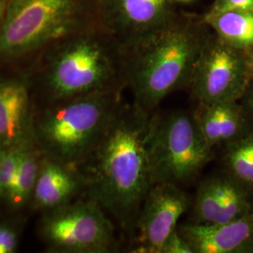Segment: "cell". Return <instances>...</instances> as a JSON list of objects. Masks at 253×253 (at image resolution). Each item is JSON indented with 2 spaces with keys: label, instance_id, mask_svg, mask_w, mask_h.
<instances>
[{
  "label": "cell",
  "instance_id": "6da1fadb",
  "mask_svg": "<svg viewBox=\"0 0 253 253\" xmlns=\"http://www.w3.org/2000/svg\"><path fill=\"white\" fill-rule=\"evenodd\" d=\"M153 116L134 104H121L94 152L78 168L87 197L128 232H133L153 185L148 152Z\"/></svg>",
  "mask_w": 253,
  "mask_h": 253
},
{
  "label": "cell",
  "instance_id": "7a4b0ae2",
  "mask_svg": "<svg viewBox=\"0 0 253 253\" xmlns=\"http://www.w3.org/2000/svg\"><path fill=\"white\" fill-rule=\"evenodd\" d=\"M121 100L116 89L55 101L32 120V138L38 149L74 168L89 159Z\"/></svg>",
  "mask_w": 253,
  "mask_h": 253
},
{
  "label": "cell",
  "instance_id": "3957f363",
  "mask_svg": "<svg viewBox=\"0 0 253 253\" xmlns=\"http://www.w3.org/2000/svg\"><path fill=\"white\" fill-rule=\"evenodd\" d=\"M207 40L180 26L161 27L144 37L137 43L127 71L134 105L154 114L169 94L190 84Z\"/></svg>",
  "mask_w": 253,
  "mask_h": 253
},
{
  "label": "cell",
  "instance_id": "277c9868",
  "mask_svg": "<svg viewBox=\"0 0 253 253\" xmlns=\"http://www.w3.org/2000/svg\"><path fill=\"white\" fill-rule=\"evenodd\" d=\"M153 184L180 186L195 178L211 160L214 150L200 131L192 113H154L148 141Z\"/></svg>",
  "mask_w": 253,
  "mask_h": 253
},
{
  "label": "cell",
  "instance_id": "5b68a950",
  "mask_svg": "<svg viewBox=\"0 0 253 253\" xmlns=\"http://www.w3.org/2000/svg\"><path fill=\"white\" fill-rule=\"evenodd\" d=\"M39 235L54 253H106L117 245L111 217L88 197L44 211Z\"/></svg>",
  "mask_w": 253,
  "mask_h": 253
},
{
  "label": "cell",
  "instance_id": "8992f818",
  "mask_svg": "<svg viewBox=\"0 0 253 253\" xmlns=\"http://www.w3.org/2000/svg\"><path fill=\"white\" fill-rule=\"evenodd\" d=\"M74 0H9L0 25V56L13 58L63 37Z\"/></svg>",
  "mask_w": 253,
  "mask_h": 253
},
{
  "label": "cell",
  "instance_id": "52a82bcc",
  "mask_svg": "<svg viewBox=\"0 0 253 253\" xmlns=\"http://www.w3.org/2000/svg\"><path fill=\"white\" fill-rule=\"evenodd\" d=\"M114 75V62L106 48L94 39L81 38L54 55L47 76L49 94L55 102L115 89Z\"/></svg>",
  "mask_w": 253,
  "mask_h": 253
},
{
  "label": "cell",
  "instance_id": "ba28073f",
  "mask_svg": "<svg viewBox=\"0 0 253 253\" xmlns=\"http://www.w3.org/2000/svg\"><path fill=\"white\" fill-rule=\"evenodd\" d=\"M251 80L246 52L216 36L208 38L190 85L194 98L201 103L239 101Z\"/></svg>",
  "mask_w": 253,
  "mask_h": 253
},
{
  "label": "cell",
  "instance_id": "9c48e42d",
  "mask_svg": "<svg viewBox=\"0 0 253 253\" xmlns=\"http://www.w3.org/2000/svg\"><path fill=\"white\" fill-rule=\"evenodd\" d=\"M190 204V197L180 186L172 183L153 184L137 217L131 252L162 253L166 239L177 228L179 218Z\"/></svg>",
  "mask_w": 253,
  "mask_h": 253
},
{
  "label": "cell",
  "instance_id": "30bf717a",
  "mask_svg": "<svg viewBox=\"0 0 253 253\" xmlns=\"http://www.w3.org/2000/svg\"><path fill=\"white\" fill-rule=\"evenodd\" d=\"M193 253H253V210L221 224L177 227Z\"/></svg>",
  "mask_w": 253,
  "mask_h": 253
},
{
  "label": "cell",
  "instance_id": "8fae6325",
  "mask_svg": "<svg viewBox=\"0 0 253 253\" xmlns=\"http://www.w3.org/2000/svg\"><path fill=\"white\" fill-rule=\"evenodd\" d=\"M209 147L225 148L253 130V123L240 101L198 102L192 112Z\"/></svg>",
  "mask_w": 253,
  "mask_h": 253
},
{
  "label": "cell",
  "instance_id": "7c38bea8",
  "mask_svg": "<svg viewBox=\"0 0 253 253\" xmlns=\"http://www.w3.org/2000/svg\"><path fill=\"white\" fill-rule=\"evenodd\" d=\"M84 190L85 179L78 168L43 155L31 200L35 208L46 211L72 202Z\"/></svg>",
  "mask_w": 253,
  "mask_h": 253
},
{
  "label": "cell",
  "instance_id": "4fadbf2b",
  "mask_svg": "<svg viewBox=\"0 0 253 253\" xmlns=\"http://www.w3.org/2000/svg\"><path fill=\"white\" fill-rule=\"evenodd\" d=\"M32 120L26 83L0 81V151L20 145L31 135Z\"/></svg>",
  "mask_w": 253,
  "mask_h": 253
},
{
  "label": "cell",
  "instance_id": "5bb4252c",
  "mask_svg": "<svg viewBox=\"0 0 253 253\" xmlns=\"http://www.w3.org/2000/svg\"><path fill=\"white\" fill-rule=\"evenodd\" d=\"M219 205L218 223L243 217L253 210V192L224 172L212 176Z\"/></svg>",
  "mask_w": 253,
  "mask_h": 253
},
{
  "label": "cell",
  "instance_id": "9a60e30c",
  "mask_svg": "<svg viewBox=\"0 0 253 253\" xmlns=\"http://www.w3.org/2000/svg\"><path fill=\"white\" fill-rule=\"evenodd\" d=\"M42 156L31 135L24 146L18 169L7 198V202L11 208L14 209L23 208L31 200Z\"/></svg>",
  "mask_w": 253,
  "mask_h": 253
},
{
  "label": "cell",
  "instance_id": "2e32d148",
  "mask_svg": "<svg viewBox=\"0 0 253 253\" xmlns=\"http://www.w3.org/2000/svg\"><path fill=\"white\" fill-rule=\"evenodd\" d=\"M207 22L217 36L228 44L245 52L253 47V11L231 10L207 15Z\"/></svg>",
  "mask_w": 253,
  "mask_h": 253
},
{
  "label": "cell",
  "instance_id": "e0dca14e",
  "mask_svg": "<svg viewBox=\"0 0 253 253\" xmlns=\"http://www.w3.org/2000/svg\"><path fill=\"white\" fill-rule=\"evenodd\" d=\"M119 18L128 28H161L169 11V0H116Z\"/></svg>",
  "mask_w": 253,
  "mask_h": 253
},
{
  "label": "cell",
  "instance_id": "ac0fdd59",
  "mask_svg": "<svg viewBox=\"0 0 253 253\" xmlns=\"http://www.w3.org/2000/svg\"><path fill=\"white\" fill-rule=\"evenodd\" d=\"M224 149V172L253 192V130Z\"/></svg>",
  "mask_w": 253,
  "mask_h": 253
},
{
  "label": "cell",
  "instance_id": "d6986e66",
  "mask_svg": "<svg viewBox=\"0 0 253 253\" xmlns=\"http://www.w3.org/2000/svg\"><path fill=\"white\" fill-rule=\"evenodd\" d=\"M193 220L196 224L213 225L218 223L219 205L212 178L200 184L193 202Z\"/></svg>",
  "mask_w": 253,
  "mask_h": 253
},
{
  "label": "cell",
  "instance_id": "ffe728a7",
  "mask_svg": "<svg viewBox=\"0 0 253 253\" xmlns=\"http://www.w3.org/2000/svg\"><path fill=\"white\" fill-rule=\"evenodd\" d=\"M31 135L20 145L0 151V198H8L24 146Z\"/></svg>",
  "mask_w": 253,
  "mask_h": 253
},
{
  "label": "cell",
  "instance_id": "44dd1931",
  "mask_svg": "<svg viewBox=\"0 0 253 253\" xmlns=\"http://www.w3.org/2000/svg\"><path fill=\"white\" fill-rule=\"evenodd\" d=\"M231 10L253 11V0H217L208 15H216Z\"/></svg>",
  "mask_w": 253,
  "mask_h": 253
},
{
  "label": "cell",
  "instance_id": "7402d4cb",
  "mask_svg": "<svg viewBox=\"0 0 253 253\" xmlns=\"http://www.w3.org/2000/svg\"><path fill=\"white\" fill-rule=\"evenodd\" d=\"M161 253H193L190 244L176 228L166 239Z\"/></svg>",
  "mask_w": 253,
  "mask_h": 253
},
{
  "label": "cell",
  "instance_id": "603a6c76",
  "mask_svg": "<svg viewBox=\"0 0 253 253\" xmlns=\"http://www.w3.org/2000/svg\"><path fill=\"white\" fill-rule=\"evenodd\" d=\"M17 245V233L11 227L0 224V253H13Z\"/></svg>",
  "mask_w": 253,
  "mask_h": 253
},
{
  "label": "cell",
  "instance_id": "cb8c5ba5",
  "mask_svg": "<svg viewBox=\"0 0 253 253\" xmlns=\"http://www.w3.org/2000/svg\"><path fill=\"white\" fill-rule=\"evenodd\" d=\"M239 101L243 105L247 114L249 115L253 123V79L250 82L247 89L245 91L244 95Z\"/></svg>",
  "mask_w": 253,
  "mask_h": 253
},
{
  "label": "cell",
  "instance_id": "d4e9b609",
  "mask_svg": "<svg viewBox=\"0 0 253 253\" xmlns=\"http://www.w3.org/2000/svg\"><path fill=\"white\" fill-rule=\"evenodd\" d=\"M247 56H248V62H249V67H250V73L252 79H253V47L251 48L249 51L246 52Z\"/></svg>",
  "mask_w": 253,
  "mask_h": 253
},
{
  "label": "cell",
  "instance_id": "484cf974",
  "mask_svg": "<svg viewBox=\"0 0 253 253\" xmlns=\"http://www.w3.org/2000/svg\"><path fill=\"white\" fill-rule=\"evenodd\" d=\"M8 3L6 2V0H0V25L2 23V20L4 18V14L6 11Z\"/></svg>",
  "mask_w": 253,
  "mask_h": 253
},
{
  "label": "cell",
  "instance_id": "4316f807",
  "mask_svg": "<svg viewBox=\"0 0 253 253\" xmlns=\"http://www.w3.org/2000/svg\"><path fill=\"white\" fill-rule=\"evenodd\" d=\"M176 1H180V2H189V1H191V0H176Z\"/></svg>",
  "mask_w": 253,
  "mask_h": 253
}]
</instances>
